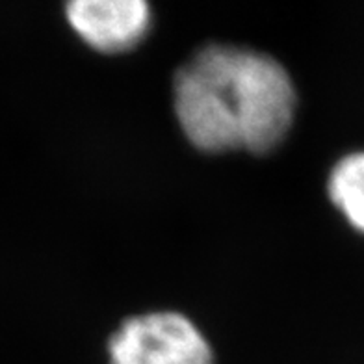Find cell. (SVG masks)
Returning a JSON list of instances; mask_svg holds the SVG:
<instances>
[{"instance_id":"1","label":"cell","mask_w":364,"mask_h":364,"mask_svg":"<svg viewBox=\"0 0 364 364\" xmlns=\"http://www.w3.org/2000/svg\"><path fill=\"white\" fill-rule=\"evenodd\" d=\"M184 134L208 153H268L287 136L296 91L277 60L250 48L208 45L175 75Z\"/></svg>"},{"instance_id":"2","label":"cell","mask_w":364,"mask_h":364,"mask_svg":"<svg viewBox=\"0 0 364 364\" xmlns=\"http://www.w3.org/2000/svg\"><path fill=\"white\" fill-rule=\"evenodd\" d=\"M108 351L110 364H214L205 336L177 312L130 318L110 338Z\"/></svg>"},{"instance_id":"3","label":"cell","mask_w":364,"mask_h":364,"mask_svg":"<svg viewBox=\"0 0 364 364\" xmlns=\"http://www.w3.org/2000/svg\"><path fill=\"white\" fill-rule=\"evenodd\" d=\"M65 11L77 34L101 53L134 48L151 28V8L144 0H75Z\"/></svg>"},{"instance_id":"4","label":"cell","mask_w":364,"mask_h":364,"mask_svg":"<svg viewBox=\"0 0 364 364\" xmlns=\"http://www.w3.org/2000/svg\"><path fill=\"white\" fill-rule=\"evenodd\" d=\"M329 197L351 225L364 232V153L348 154L329 177Z\"/></svg>"}]
</instances>
